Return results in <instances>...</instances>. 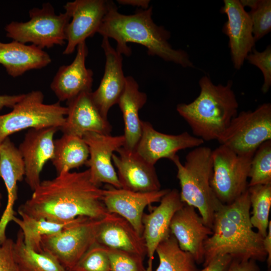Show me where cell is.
<instances>
[{
    "instance_id": "1",
    "label": "cell",
    "mask_w": 271,
    "mask_h": 271,
    "mask_svg": "<svg viewBox=\"0 0 271 271\" xmlns=\"http://www.w3.org/2000/svg\"><path fill=\"white\" fill-rule=\"evenodd\" d=\"M103 192L91 181L88 169L65 172L41 182L18 213L60 223L82 216L102 219L110 214L103 202Z\"/></svg>"
},
{
    "instance_id": "2",
    "label": "cell",
    "mask_w": 271,
    "mask_h": 271,
    "mask_svg": "<svg viewBox=\"0 0 271 271\" xmlns=\"http://www.w3.org/2000/svg\"><path fill=\"white\" fill-rule=\"evenodd\" d=\"M152 12L153 8L150 7L133 14L124 15L118 12L113 2L109 1L107 11L97 33L103 37L115 40L116 50L121 55L130 56L131 50L127 43H134L145 46L149 55L158 56L183 67H193L186 51L172 48L168 42L170 33L154 23Z\"/></svg>"
},
{
    "instance_id": "3",
    "label": "cell",
    "mask_w": 271,
    "mask_h": 271,
    "mask_svg": "<svg viewBox=\"0 0 271 271\" xmlns=\"http://www.w3.org/2000/svg\"><path fill=\"white\" fill-rule=\"evenodd\" d=\"M199 95L189 103H179L176 109L190 126L195 137L204 142L218 140L237 114L238 103L229 80L215 85L207 76L199 82Z\"/></svg>"
},
{
    "instance_id": "4",
    "label": "cell",
    "mask_w": 271,
    "mask_h": 271,
    "mask_svg": "<svg viewBox=\"0 0 271 271\" xmlns=\"http://www.w3.org/2000/svg\"><path fill=\"white\" fill-rule=\"evenodd\" d=\"M212 154L209 147L200 146L187 155L184 164L178 155L172 160L177 169L181 201L197 209L205 224L211 229L215 213L222 204L211 186Z\"/></svg>"
},
{
    "instance_id": "5",
    "label": "cell",
    "mask_w": 271,
    "mask_h": 271,
    "mask_svg": "<svg viewBox=\"0 0 271 271\" xmlns=\"http://www.w3.org/2000/svg\"><path fill=\"white\" fill-rule=\"evenodd\" d=\"M212 229V234L204 244V266L215 256L223 254L242 261L266 260L261 235L233 222L219 208L215 213Z\"/></svg>"
},
{
    "instance_id": "6",
    "label": "cell",
    "mask_w": 271,
    "mask_h": 271,
    "mask_svg": "<svg viewBox=\"0 0 271 271\" xmlns=\"http://www.w3.org/2000/svg\"><path fill=\"white\" fill-rule=\"evenodd\" d=\"M67 111V107L59 102L44 103V94L40 90L24 94L10 112L0 115V144L10 135L28 128L54 126L59 129Z\"/></svg>"
},
{
    "instance_id": "7",
    "label": "cell",
    "mask_w": 271,
    "mask_h": 271,
    "mask_svg": "<svg viewBox=\"0 0 271 271\" xmlns=\"http://www.w3.org/2000/svg\"><path fill=\"white\" fill-rule=\"evenodd\" d=\"M30 20L12 22L5 27L6 36L23 44L31 43L42 49L66 43L65 30L70 17L65 12L57 15L49 3L29 12Z\"/></svg>"
},
{
    "instance_id": "8",
    "label": "cell",
    "mask_w": 271,
    "mask_h": 271,
    "mask_svg": "<svg viewBox=\"0 0 271 271\" xmlns=\"http://www.w3.org/2000/svg\"><path fill=\"white\" fill-rule=\"evenodd\" d=\"M253 154L239 155L222 145L212 151L211 186L223 204L231 203L247 190Z\"/></svg>"
},
{
    "instance_id": "9",
    "label": "cell",
    "mask_w": 271,
    "mask_h": 271,
    "mask_svg": "<svg viewBox=\"0 0 271 271\" xmlns=\"http://www.w3.org/2000/svg\"><path fill=\"white\" fill-rule=\"evenodd\" d=\"M268 140H271V104L267 102L253 111L237 114L218 141L236 153L245 155L254 154Z\"/></svg>"
},
{
    "instance_id": "10",
    "label": "cell",
    "mask_w": 271,
    "mask_h": 271,
    "mask_svg": "<svg viewBox=\"0 0 271 271\" xmlns=\"http://www.w3.org/2000/svg\"><path fill=\"white\" fill-rule=\"evenodd\" d=\"M102 219L83 216L75 218L58 233L42 236V249L52 254L67 270L71 271L96 242V229Z\"/></svg>"
},
{
    "instance_id": "11",
    "label": "cell",
    "mask_w": 271,
    "mask_h": 271,
    "mask_svg": "<svg viewBox=\"0 0 271 271\" xmlns=\"http://www.w3.org/2000/svg\"><path fill=\"white\" fill-rule=\"evenodd\" d=\"M109 1L76 0L64 6L70 17L66 30V46L64 55H70L85 40L98 30L107 11Z\"/></svg>"
},
{
    "instance_id": "12",
    "label": "cell",
    "mask_w": 271,
    "mask_h": 271,
    "mask_svg": "<svg viewBox=\"0 0 271 271\" xmlns=\"http://www.w3.org/2000/svg\"><path fill=\"white\" fill-rule=\"evenodd\" d=\"M82 139L87 145L89 157L86 163L91 181L96 185L102 183L121 188L112 163L113 152L123 147V135L112 136L94 132L85 133Z\"/></svg>"
},
{
    "instance_id": "13",
    "label": "cell",
    "mask_w": 271,
    "mask_h": 271,
    "mask_svg": "<svg viewBox=\"0 0 271 271\" xmlns=\"http://www.w3.org/2000/svg\"><path fill=\"white\" fill-rule=\"evenodd\" d=\"M169 190L139 192L106 185L103 189L102 200L109 213L125 219L143 236L142 219L145 208L152 203L160 202Z\"/></svg>"
},
{
    "instance_id": "14",
    "label": "cell",
    "mask_w": 271,
    "mask_h": 271,
    "mask_svg": "<svg viewBox=\"0 0 271 271\" xmlns=\"http://www.w3.org/2000/svg\"><path fill=\"white\" fill-rule=\"evenodd\" d=\"M204 142L187 131L175 135L159 132L150 122L142 120V134L135 150L147 162L155 165L163 158L172 161L180 150L196 148Z\"/></svg>"
},
{
    "instance_id": "15",
    "label": "cell",
    "mask_w": 271,
    "mask_h": 271,
    "mask_svg": "<svg viewBox=\"0 0 271 271\" xmlns=\"http://www.w3.org/2000/svg\"><path fill=\"white\" fill-rule=\"evenodd\" d=\"M184 205L178 190L170 189L162 198L158 206L155 207L150 213L144 214L143 237L148 258L147 271H153V262L156 248L170 235L172 219L176 212Z\"/></svg>"
},
{
    "instance_id": "16",
    "label": "cell",
    "mask_w": 271,
    "mask_h": 271,
    "mask_svg": "<svg viewBox=\"0 0 271 271\" xmlns=\"http://www.w3.org/2000/svg\"><path fill=\"white\" fill-rule=\"evenodd\" d=\"M113 154L112 160L117 169L121 188L139 192L161 190V184L155 165L140 156L135 150L122 147Z\"/></svg>"
},
{
    "instance_id": "17",
    "label": "cell",
    "mask_w": 271,
    "mask_h": 271,
    "mask_svg": "<svg viewBox=\"0 0 271 271\" xmlns=\"http://www.w3.org/2000/svg\"><path fill=\"white\" fill-rule=\"evenodd\" d=\"M220 11L227 17L222 31L228 37L232 63L238 70L255 45L252 23L238 0H224Z\"/></svg>"
},
{
    "instance_id": "18",
    "label": "cell",
    "mask_w": 271,
    "mask_h": 271,
    "mask_svg": "<svg viewBox=\"0 0 271 271\" xmlns=\"http://www.w3.org/2000/svg\"><path fill=\"white\" fill-rule=\"evenodd\" d=\"M170 228L181 249L190 253L197 264L203 263L204 242L213 232L196 209L184 204L174 214Z\"/></svg>"
},
{
    "instance_id": "19",
    "label": "cell",
    "mask_w": 271,
    "mask_h": 271,
    "mask_svg": "<svg viewBox=\"0 0 271 271\" xmlns=\"http://www.w3.org/2000/svg\"><path fill=\"white\" fill-rule=\"evenodd\" d=\"M58 129L54 126L31 128L18 148L25 165L26 182L33 191L41 182L44 166L53 158L54 136Z\"/></svg>"
},
{
    "instance_id": "20",
    "label": "cell",
    "mask_w": 271,
    "mask_h": 271,
    "mask_svg": "<svg viewBox=\"0 0 271 271\" xmlns=\"http://www.w3.org/2000/svg\"><path fill=\"white\" fill-rule=\"evenodd\" d=\"M91 92H82L67 101V114L59 128L63 134L80 138L88 132L110 134L112 127L94 103Z\"/></svg>"
},
{
    "instance_id": "21",
    "label": "cell",
    "mask_w": 271,
    "mask_h": 271,
    "mask_svg": "<svg viewBox=\"0 0 271 271\" xmlns=\"http://www.w3.org/2000/svg\"><path fill=\"white\" fill-rule=\"evenodd\" d=\"M101 47L106 61L104 72L97 89L91 92L93 100L100 113L107 118L109 109L117 104L125 87L122 56L111 46L109 39L103 37Z\"/></svg>"
},
{
    "instance_id": "22",
    "label": "cell",
    "mask_w": 271,
    "mask_h": 271,
    "mask_svg": "<svg viewBox=\"0 0 271 271\" xmlns=\"http://www.w3.org/2000/svg\"><path fill=\"white\" fill-rule=\"evenodd\" d=\"M76 48V55L72 62L61 66L50 84L51 90L60 101H68L82 92L92 91L93 72L85 65L88 55L85 42Z\"/></svg>"
},
{
    "instance_id": "23",
    "label": "cell",
    "mask_w": 271,
    "mask_h": 271,
    "mask_svg": "<svg viewBox=\"0 0 271 271\" xmlns=\"http://www.w3.org/2000/svg\"><path fill=\"white\" fill-rule=\"evenodd\" d=\"M25 174V165L19 149L8 137L0 144V177L8 192L7 205L0 219V244L7 238V227L15 216L14 206L18 198L17 184L23 180Z\"/></svg>"
},
{
    "instance_id": "24",
    "label": "cell",
    "mask_w": 271,
    "mask_h": 271,
    "mask_svg": "<svg viewBox=\"0 0 271 271\" xmlns=\"http://www.w3.org/2000/svg\"><path fill=\"white\" fill-rule=\"evenodd\" d=\"M95 241L104 247L137 254L144 257L147 250L143 237L123 218L110 213L101 219Z\"/></svg>"
},
{
    "instance_id": "25",
    "label": "cell",
    "mask_w": 271,
    "mask_h": 271,
    "mask_svg": "<svg viewBox=\"0 0 271 271\" xmlns=\"http://www.w3.org/2000/svg\"><path fill=\"white\" fill-rule=\"evenodd\" d=\"M51 61L46 52L34 45H27L14 40L8 43L0 42V64L13 77L30 70L41 69Z\"/></svg>"
},
{
    "instance_id": "26",
    "label": "cell",
    "mask_w": 271,
    "mask_h": 271,
    "mask_svg": "<svg viewBox=\"0 0 271 271\" xmlns=\"http://www.w3.org/2000/svg\"><path fill=\"white\" fill-rule=\"evenodd\" d=\"M147 100V94L140 91L136 80L132 76L125 77V87L117 103L124 121L125 148L135 150L140 139L142 120L139 112Z\"/></svg>"
},
{
    "instance_id": "27",
    "label": "cell",
    "mask_w": 271,
    "mask_h": 271,
    "mask_svg": "<svg viewBox=\"0 0 271 271\" xmlns=\"http://www.w3.org/2000/svg\"><path fill=\"white\" fill-rule=\"evenodd\" d=\"M89 157L88 147L82 138L63 134L60 138L54 140V155L51 161L57 175L86 164Z\"/></svg>"
},
{
    "instance_id": "28",
    "label": "cell",
    "mask_w": 271,
    "mask_h": 271,
    "mask_svg": "<svg viewBox=\"0 0 271 271\" xmlns=\"http://www.w3.org/2000/svg\"><path fill=\"white\" fill-rule=\"evenodd\" d=\"M13 250L15 259L23 271H68L51 253L28 248L20 229L14 243Z\"/></svg>"
},
{
    "instance_id": "29",
    "label": "cell",
    "mask_w": 271,
    "mask_h": 271,
    "mask_svg": "<svg viewBox=\"0 0 271 271\" xmlns=\"http://www.w3.org/2000/svg\"><path fill=\"white\" fill-rule=\"evenodd\" d=\"M19 214L22 218L15 216L12 221L20 227L26 246L38 252L43 251L41 244L42 236L58 233L74 220L60 223L45 219L34 218L23 213Z\"/></svg>"
},
{
    "instance_id": "30",
    "label": "cell",
    "mask_w": 271,
    "mask_h": 271,
    "mask_svg": "<svg viewBox=\"0 0 271 271\" xmlns=\"http://www.w3.org/2000/svg\"><path fill=\"white\" fill-rule=\"evenodd\" d=\"M159 263L155 271H198L192 255L179 247L171 234L157 246Z\"/></svg>"
},
{
    "instance_id": "31",
    "label": "cell",
    "mask_w": 271,
    "mask_h": 271,
    "mask_svg": "<svg viewBox=\"0 0 271 271\" xmlns=\"http://www.w3.org/2000/svg\"><path fill=\"white\" fill-rule=\"evenodd\" d=\"M250 207L252 208L250 222L264 238L267 233L271 207V184L248 187Z\"/></svg>"
},
{
    "instance_id": "32",
    "label": "cell",
    "mask_w": 271,
    "mask_h": 271,
    "mask_svg": "<svg viewBox=\"0 0 271 271\" xmlns=\"http://www.w3.org/2000/svg\"><path fill=\"white\" fill-rule=\"evenodd\" d=\"M248 187L271 184V140L263 143L251 159Z\"/></svg>"
},
{
    "instance_id": "33",
    "label": "cell",
    "mask_w": 271,
    "mask_h": 271,
    "mask_svg": "<svg viewBox=\"0 0 271 271\" xmlns=\"http://www.w3.org/2000/svg\"><path fill=\"white\" fill-rule=\"evenodd\" d=\"M71 271H111L107 248L95 242Z\"/></svg>"
},
{
    "instance_id": "34",
    "label": "cell",
    "mask_w": 271,
    "mask_h": 271,
    "mask_svg": "<svg viewBox=\"0 0 271 271\" xmlns=\"http://www.w3.org/2000/svg\"><path fill=\"white\" fill-rule=\"evenodd\" d=\"M252 26V33L256 42L270 32L271 1L258 0L257 5L248 13Z\"/></svg>"
},
{
    "instance_id": "35",
    "label": "cell",
    "mask_w": 271,
    "mask_h": 271,
    "mask_svg": "<svg viewBox=\"0 0 271 271\" xmlns=\"http://www.w3.org/2000/svg\"><path fill=\"white\" fill-rule=\"evenodd\" d=\"M111 271H147L144 257L137 254L107 248Z\"/></svg>"
},
{
    "instance_id": "36",
    "label": "cell",
    "mask_w": 271,
    "mask_h": 271,
    "mask_svg": "<svg viewBox=\"0 0 271 271\" xmlns=\"http://www.w3.org/2000/svg\"><path fill=\"white\" fill-rule=\"evenodd\" d=\"M246 59L249 63L258 67L263 76V84L261 91L266 93L271 86V47L268 46L262 52H258L253 48Z\"/></svg>"
},
{
    "instance_id": "37",
    "label": "cell",
    "mask_w": 271,
    "mask_h": 271,
    "mask_svg": "<svg viewBox=\"0 0 271 271\" xmlns=\"http://www.w3.org/2000/svg\"><path fill=\"white\" fill-rule=\"evenodd\" d=\"M14 243L7 238L0 244V271H23L14 257Z\"/></svg>"
},
{
    "instance_id": "38",
    "label": "cell",
    "mask_w": 271,
    "mask_h": 271,
    "mask_svg": "<svg viewBox=\"0 0 271 271\" xmlns=\"http://www.w3.org/2000/svg\"><path fill=\"white\" fill-rule=\"evenodd\" d=\"M232 260L233 257L229 254L218 255L200 271H227Z\"/></svg>"
},
{
    "instance_id": "39",
    "label": "cell",
    "mask_w": 271,
    "mask_h": 271,
    "mask_svg": "<svg viewBox=\"0 0 271 271\" xmlns=\"http://www.w3.org/2000/svg\"><path fill=\"white\" fill-rule=\"evenodd\" d=\"M227 271H260V269L254 260L242 261L233 258Z\"/></svg>"
},
{
    "instance_id": "40",
    "label": "cell",
    "mask_w": 271,
    "mask_h": 271,
    "mask_svg": "<svg viewBox=\"0 0 271 271\" xmlns=\"http://www.w3.org/2000/svg\"><path fill=\"white\" fill-rule=\"evenodd\" d=\"M24 94L0 95V110L4 107L12 108L23 97Z\"/></svg>"
},
{
    "instance_id": "41",
    "label": "cell",
    "mask_w": 271,
    "mask_h": 271,
    "mask_svg": "<svg viewBox=\"0 0 271 271\" xmlns=\"http://www.w3.org/2000/svg\"><path fill=\"white\" fill-rule=\"evenodd\" d=\"M263 247L267 254L266 261L268 267L271 266V221L269 220L266 236L262 241Z\"/></svg>"
},
{
    "instance_id": "42",
    "label": "cell",
    "mask_w": 271,
    "mask_h": 271,
    "mask_svg": "<svg viewBox=\"0 0 271 271\" xmlns=\"http://www.w3.org/2000/svg\"><path fill=\"white\" fill-rule=\"evenodd\" d=\"M117 1L121 5L141 7L142 9L149 8L150 3L149 0H118Z\"/></svg>"
},
{
    "instance_id": "43",
    "label": "cell",
    "mask_w": 271,
    "mask_h": 271,
    "mask_svg": "<svg viewBox=\"0 0 271 271\" xmlns=\"http://www.w3.org/2000/svg\"><path fill=\"white\" fill-rule=\"evenodd\" d=\"M258 1V0H241L239 1V2L243 8L248 7L251 9L256 6Z\"/></svg>"
},
{
    "instance_id": "44",
    "label": "cell",
    "mask_w": 271,
    "mask_h": 271,
    "mask_svg": "<svg viewBox=\"0 0 271 271\" xmlns=\"http://www.w3.org/2000/svg\"><path fill=\"white\" fill-rule=\"evenodd\" d=\"M2 194L0 193V207L1 206V199H2Z\"/></svg>"
}]
</instances>
